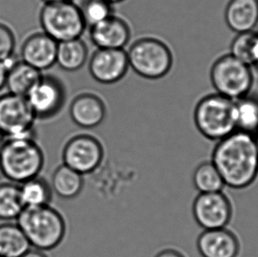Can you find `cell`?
<instances>
[{
	"label": "cell",
	"mask_w": 258,
	"mask_h": 257,
	"mask_svg": "<svg viewBox=\"0 0 258 257\" xmlns=\"http://www.w3.org/2000/svg\"><path fill=\"white\" fill-rule=\"evenodd\" d=\"M196 222L204 230L226 228L230 222L233 209L222 191L199 193L192 205Z\"/></svg>",
	"instance_id": "11"
},
{
	"label": "cell",
	"mask_w": 258,
	"mask_h": 257,
	"mask_svg": "<svg viewBox=\"0 0 258 257\" xmlns=\"http://www.w3.org/2000/svg\"><path fill=\"white\" fill-rule=\"evenodd\" d=\"M26 98L36 119L52 118L64 106L67 89L57 77L42 75Z\"/></svg>",
	"instance_id": "10"
},
{
	"label": "cell",
	"mask_w": 258,
	"mask_h": 257,
	"mask_svg": "<svg viewBox=\"0 0 258 257\" xmlns=\"http://www.w3.org/2000/svg\"><path fill=\"white\" fill-rule=\"evenodd\" d=\"M58 42L44 32L29 35L21 46V60L40 72L56 63Z\"/></svg>",
	"instance_id": "14"
},
{
	"label": "cell",
	"mask_w": 258,
	"mask_h": 257,
	"mask_svg": "<svg viewBox=\"0 0 258 257\" xmlns=\"http://www.w3.org/2000/svg\"><path fill=\"white\" fill-rule=\"evenodd\" d=\"M225 21L236 34L254 31L258 25V0H229Z\"/></svg>",
	"instance_id": "17"
},
{
	"label": "cell",
	"mask_w": 258,
	"mask_h": 257,
	"mask_svg": "<svg viewBox=\"0 0 258 257\" xmlns=\"http://www.w3.org/2000/svg\"><path fill=\"white\" fill-rule=\"evenodd\" d=\"M42 76V72L22 60H16L8 70L6 87L8 93L26 97Z\"/></svg>",
	"instance_id": "18"
},
{
	"label": "cell",
	"mask_w": 258,
	"mask_h": 257,
	"mask_svg": "<svg viewBox=\"0 0 258 257\" xmlns=\"http://www.w3.org/2000/svg\"><path fill=\"white\" fill-rule=\"evenodd\" d=\"M254 138H255V144H256V146H257L258 149V132L255 133V135H254Z\"/></svg>",
	"instance_id": "37"
},
{
	"label": "cell",
	"mask_w": 258,
	"mask_h": 257,
	"mask_svg": "<svg viewBox=\"0 0 258 257\" xmlns=\"http://www.w3.org/2000/svg\"><path fill=\"white\" fill-rule=\"evenodd\" d=\"M89 29L91 42L97 49H124L132 37L128 22L115 14Z\"/></svg>",
	"instance_id": "13"
},
{
	"label": "cell",
	"mask_w": 258,
	"mask_h": 257,
	"mask_svg": "<svg viewBox=\"0 0 258 257\" xmlns=\"http://www.w3.org/2000/svg\"><path fill=\"white\" fill-rule=\"evenodd\" d=\"M258 69V33L255 35V42L252 50V65Z\"/></svg>",
	"instance_id": "31"
},
{
	"label": "cell",
	"mask_w": 258,
	"mask_h": 257,
	"mask_svg": "<svg viewBox=\"0 0 258 257\" xmlns=\"http://www.w3.org/2000/svg\"><path fill=\"white\" fill-rule=\"evenodd\" d=\"M42 30L57 42L81 38L87 26L74 1L44 4L40 12Z\"/></svg>",
	"instance_id": "7"
},
{
	"label": "cell",
	"mask_w": 258,
	"mask_h": 257,
	"mask_svg": "<svg viewBox=\"0 0 258 257\" xmlns=\"http://www.w3.org/2000/svg\"><path fill=\"white\" fill-rule=\"evenodd\" d=\"M88 49L81 38L58 42L56 63L67 72H76L87 63Z\"/></svg>",
	"instance_id": "20"
},
{
	"label": "cell",
	"mask_w": 258,
	"mask_h": 257,
	"mask_svg": "<svg viewBox=\"0 0 258 257\" xmlns=\"http://www.w3.org/2000/svg\"><path fill=\"white\" fill-rule=\"evenodd\" d=\"M194 122L206 139L219 141L226 138L236 131L234 101L217 93L206 95L196 105Z\"/></svg>",
	"instance_id": "4"
},
{
	"label": "cell",
	"mask_w": 258,
	"mask_h": 257,
	"mask_svg": "<svg viewBox=\"0 0 258 257\" xmlns=\"http://www.w3.org/2000/svg\"><path fill=\"white\" fill-rule=\"evenodd\" d=\"M106 1H108V2L112 4V5H115V4L122 3V2L125 1V0H106Z\"/></svg>",
	"instance_id": "35"
},
{
	"label": "cell",
	"mask_w": 258,
	"mask_h": 257,
	"mask_svg": "<svg viewBox=\"0 0 258 257\" xmlns=\"http://www.w3.org/2000/svg\"><path fill=\"white\" fill-rule=\"evenodd\" d=\"M5 139H6V137H5V135H4L3 132L0 131V148H1V146H2V145H3Z\"/></svg>",
	"instance_id": "34"
},
{
	"label": "cell",
	"mask_w": 258,
	"mask_h": 257,
	"mask_svg": "<svg viewBox=\"0 0 258 257\" xmlns=\"http://www.w3.org/2000/svg\"><path fill=\"white\" fill-rule=\"evenodd\" d=\"M130 68L147 80H159L172 69L174 56L166 42L153 36L138 39L126 51Z\"/></svg>",
	"instance_id": "5"
},
{
	"label": "cell",
	"mask_w": 258,
	"mask_h": 257,
	"mask_svg": "<svg viewBox=\"0 0 258 257\" xmlns=\"http://www.w3.org/2000/svg\"><path fill=\"white\" fill-rule=\"evenodd\" d=\"M124 49H97L91 56L88 70L98 83L112 85L122 80L129 70Z\"/></svg>",
	"instance_id": "12"
},
{
	"label": "cell",
	"mask_w": 258,
	"mask_h": 257,
	"mask_svg": "<svg viewBox=\"0 0 258 257\" xmlns=\"http://www.w3.org/2000/svg\"><path fill=\"white\" fill-rule=\"evenodd\" d=\"M31 247L17 223L0 225V257H21Z\"/></svg>",
	"instance_id": "21"
},
{
	"label": "cell",
	"mask_w": 258,
	"mask_h": 257,
	"mask_svg": "<svg viewBox=\"0 0 258 257\" xmlns=\"http://www.w3.org/2000/svg\"><path fill=\"white\" fill-rule=\"evenodd\" d=\"M21 257H48V255L43 251L38 250L36 248L31 247L29 250L27 251Z\"/></svg>",
	"instance_id": "32"
},
{
	"label": "cell",
	"mask_w": 258,
	"mask_h": 257,
	"mask_svg": "<svg viewBox=\"0 0 258 257\" xmlns=\"http://www.w3.org/2000/svg\"><path fill=\"white\" fill-rule=\"evenodd\" d=\"M210 78L217 94L232 101L250 94L254 81L251 66L230 54L220 56L213 63Z\"/></svg>",
	"instance_id": "6"
},
{
	"label": "cell",
	"mask_w": 258,
	"mask_h": 257,
	"mask_svg": "<svg viewBox=\"0 0 258 257\" xmlns=\"http://www.w3.org/2000/svg\"><path fill=\"white\" fill-rule=\"evenodd\" d=\"M197 248L202 257H236L240 243L227 228L204 230L198 237Z\"/></svg>",
	"instance_id": "16"
},
{
	"label": "cell",
	"mask_w": 258,
	"mask_h": 257,
	"mask_svg": "<svg viewBox=\"0 0 258 257\" xmlns=\"http://www.w3.org/2000/svg\"><path fill=\"white\" fill-rule=\"evenodd\" d=\"M192 181L199 193L222 191L226 186L220 172L213 165L212 160L203 161L196 167L192 175Z\"/></svg>",
	"instance_id": "25"
},
{
	"label": "cell",
	"mask_w": 258,
	"mask_h": 257,
	"mask_svg": "<svg viewBox=\"0 0 258 257\" xmlns=\"http://www.w3.org/2000/svg\"><path fill=\"white\" fill-rule=\"evenodd\" d=\"M255 32L237 34L230 46V55L249 66L252 65V50L255 42Z\"/></svg>",
	"instance_id": "27"
},
{
	"label": "cell",
	"mask_w": 258,
	"mask_h": 257,
	"mask_svg": "<svg viewBox=\"0 0 258 257\" xmlns=\"http://www.w3.org/2000/svg\"><path fill=\"white\" fill-rule=\"evenodd\" d=\"M19 186L21 201L25 208L48 205L52 200L53 191L50 183L41 176L29 179Z\"/></svg>",
	"instance_id": "23"
},
{
	"label": "cell",
	"mask_w": 258,
	"mask_h": 257,
	"mask_svg": "<svg viewBox=\"0 0 258 257\" xmlns=\"http://www.w3.org/2000/svg\"><path fill=\"white\" fill-rule=\"evenodd\" d=\"M79 7L87 28H92L115 14L114 5L106 0H83Z\"/></svg>",
	"instance_id": "26"
},
{
	"label": "cell",
	"mask_w": 258,
	"mask_h": 257,
	"mask_svg": "<svg viewBox=\"0 0 258 257\" xmlns=\"http://www.w3.org/2000/svg\"><path fill=\"white\" fill-rule=\"evenodd\" d=\"M32 247L38 250H52L58 247L67 233L63 215L50 205L26 207L16 219Z\"/></svg>",
	"instance_id": "2"
},
{
	"label": "cell",
	"mask_w": 258,
	"mask_h": 257,
	"mask_svg": "<svg viewBox=\"0 0 258 257\" xmlns=\"http://www.w3.org/2000/svg\"><path fill=\"white\" fill-rule=\"evenodd\" d=\"M4 177L3 170H2V166H1V162H0V180Z\"/></svg>",
	"instance_id": "36"
},
{
	"label": "cell",
	"mask_w": 258,
	"mask_h": 257,
	"mask_svg": "<svg viewBox=\"0 0 258 257\" xmlns=\"http://www.w3.org/2000/svg\"><path fill=\"white\" fill-rule=\"evenodd\" d=\"M35 120L27 98L10 93L0 96V131L6 139H35Z\"/></svg>",
	"instance_id": "8"
},
{
	"label": "cell",
	"mask_w": 258,
	"mask_h": 257,
	"mask_svg": "<svg viewBox=\"0 0 258 257\" xmlns=\"http://www.w3.org/2000/svg\"><path fill=\"white\" fill-rule=\"evenodd\" d=\"M104 147L91 134H77L67 140L62 151L63 164L82 175L94 173L104 160Z\"/></svg>",
	"instance_id": "9"
},
{
	"label": "cell",
	"mask_w": 258,
	"mask_h": 257,
	"mask_svg": "<svg viewBox=\"0 0 258 257\" xmlns=\"http://www.w3.org/2000/svg\"><path fill=\"white\" fill-rule=\"evenodd\" d=\"M84 183V175L62 164L54 171L50 186L59 198L74 199L82 192Z\"/></svg>",
	"instance_id": "19"
},
{
	"label": "cell",
	"mask_w": 258,
	"mask_h": 257,
	"mask_svg": "<svg viewBox=\"0 0 258 257\" xmlns=\"http://www.w3.org/2000/svg\"><path fill=\"white\" fill-rule=\"evenodd\" d=\"M16 46L15 35L9 26L0 22V61L7 62L14 58Z\"/></svg>",
	"instance_id": "28"
},
{
	"label": "cell",
	"mask_w": 258,
	"mask_h": 257,
	"mask_svg": "<svg viewBox=\"0 0 258 257\" xmlns=\"http://www.w3.org/2000/svg\"><path fill=\"white\" fill-rule=\"evenodd\" d=\"M20 186L14 182H0V219L16 220L24 209Z\"/></svg>",
	"instance_id": "24"
},
{
	"label": "cell",
	"mask_w": 258,
	"mask_h": 257,
	"mask_svg": "<svg viewBox=\"0 0 258 257\" xmlns=\"http://www.w3.org/2000/svg\"><path fill=\"white\" fill-rule=\"evenodd\" d=\"M44 4L47 3H60V2H67V1H74V0H42Z\"/></svg>",
	"instance_id": "33"
},
{
	"label": "cell",
	"mask_w": 258,
	"mask_h": 257,
	"mask_svg": "<svg viewBox=\"0 0 258 257\" xmlns=\"http://www.w3.org/2000/svg\"><path fill=\"white\" fill-rule=\"evenodd\" d=\"M212 162L226 186L234 189L247 188L258 174V149L254 135L236 130L217 141Z\"/></svg>",
	"instance_id": "1"
},
{
	"label": "cell",
	"mask_w": 258,
	"mask_h": 257,
	"mask_svg": "<svg viewBox=\"0 0 258 257\" xmlns=\"http://www.w3.org/2000/svg\"><path fill=\"white\" fill-rule=\"evenodd\" d=\"M236 130L255 135L258 132V96L248 94L234 101Z\"/></svg>",
	"instance_id": "22"
},
{
	"label": "cell",
	"mask_w": 258,
	"mask_h": 257,
	"mask_svg": "<svg viewBox=\"0 0 258 257\" xmlns=\"http://www.w3.org/2000/svg\"><path fill=\"white\" fill-rule=\"evenodd\" d=\"M44 161L43 151L35 139H6L0 148L4 177L16 184L39 176Z\"/></svg>",
	"instance_id": "3"
},
{
	"label": "cell",
	"mask_w": 258,
	"mask_h": 257,
	"mask_svg": "<svg viewBox=\"0 0 258 257\" xmlns=\"http://www.w3.org/2000/svg\"><path fill=\"white\" fill-rule=\"evenodd\" d=\"M16 60H12V61H8V62H3L0 61V91L6 87V81H7V73L8 70L10 68V66L15 62Z\"/></svg>",
	"instance_id": "29"
},
{
	"label": "cell",
	"mask_w": 258,
	"mask_h": 257,
	"mask_svg": "<svg viewBox=\"0 0 258 257\" xmlns=\"http://www.w3.org/2000/svg\"><path fill=\"white\" fill-rule=\"evenodd\" d=\"M69 112L76 125L90 130L101 125L104 121L107 108L104 101L98 94L84 92L74 97Z\"/></svg>",
	"instance_id": "15"
},
{
	"label": "cell",
	"mask_w": 258,
	"mask_h": 257,
	"mask_svg": "<svg viewBox=\"0 0 258 257\" xmlns=\"http://www.w3.org/2000/svg\"><path fill=\"white\" fill-rule=\"evenodd\" d=\"M154 257H185V255L174 248H166L160 251Z\"/></svg>",
	"instance_id": "30"
}]
</instances>
